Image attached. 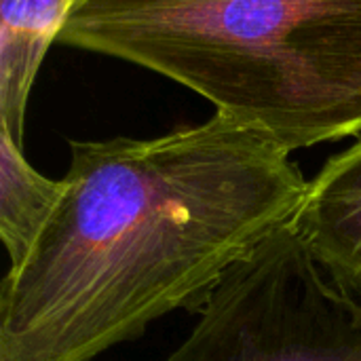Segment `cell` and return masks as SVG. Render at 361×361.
<instances>
[{"instance_id": "6da1fadb", "label": "cell", "mask_w": 361, "mask_h": 361, "mask_svg": "<svg viewBox=\"0 0 361 361\" xmlns=\"http://www.w3.org/2000/svg\"><path fill=\"white\" fill-rule=\"evenodd\" d=\"M63 195L0 302V361H91L197 311L288 224L307 190L290 152L222 114L152 140L70 142Z\"/></svg>"}, {"instance_id": "7a4b0ae2", "label": "cell", "mask_w": 361, "mask_h": 361, "mask_svg": "<svg viewBox=\"0 0 361 361\" xmlns=\"http://www.w3.org/2000/svg\"><path fill=\"white\" fill-rule=\"evenodd\" d=\"M57 42L157 72L288 152L361 133V0H76Z\"/></svg>"}, {"instance_id": "3957f363", "label": "cell", "mask_w": 361, "mask_h": 361, "mask_svg": "<svg viewBox=\"0 0 361 361\" xmlns=\"http://www.w3.org/2000/svg\"><path fill=\"white\" fill-rule=\"evenodd\" d=\"M165 361H361V307L315 264L292 224L237 260Z\"/></svg>"}, {"instance_id": "277c9868", "label": "cell", "mask_w": 361, "mask_h": 361, "mask_svg": "<svg viewBox=\"0 0 361 361\" xmlns=\"http://www.w3.org/2000/svg\"><path fill=\"white\" fill-rule=\"evenodd\" d=\"M290 224L326 279L361 307V140L307 184Z\"/></svg>"}, {"instance_id": "5b68a950", "label": "cell", "mask_w": 361, "mask_h": 361, "mask_svg": "<svg viewBox=\"0 0 361 361\" xmlns=\"http://www.w3.org/2000/svg\"><path fill=\"white\" fill-rule=\"evenodd\" d=\"M76 0H0V129L19 146L40 63Z\"/></svg>"}, {"instance_id": "8992f818", "label": "cell", "mask_w": 361, "mask_h": 361, "mask_svg": "<svg viewBox=\"0 0 361 361\" xmlns=\"http://www.w3.org/2000/svg\"><path fill=\"white\" fill-rule=\"evenodd\" d=\"M63 195V180L40 176L21 146L0 129V237L11 267H17L51 220Z\"/></svg>"}]
</instances>
